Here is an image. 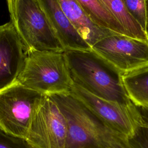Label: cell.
<instances>
[{"label":"cell","instance_id":"1","mask_svg":"<svg viewBox=\"0 0 148 148\" xmlns=\"http://www.w3.org/2000/svg\"><path fill=\"white\" fill-rule=\"evenodd\" d=\"M48 95L65 119V148H130L126 138L100 121L70 92Z\"/></svg>","mask_w":148,"mask_h":148},{"label":"cell","instance_id":"2","mask_svg":"<svg viewBox=\"0 0 148 148\" xmlns=\"http://www.w3.org/2000/svg\"><path fill=\"white\" fill-rule=\"evenodd\" d=\"M64 54L73 82L103 99L130 103L122 74L92 49L65 50Z\"/></svg>","mask_w":148,"mask_h":148},{"label":"cell","instance_id":"3","mask_svg":"<svg viewBox=\"0 0 148 148\" xmlns=\"http://www.w3.org/2000/svg\"><path fill=\"white\" fill-rule=\"evenodd\" d=\"M16 81L45 95L68 93L73 80L63 52L28 50Z\"/></svg>","mask_w":148,"mask_h":148},{"label":"cell","instance_id":"4","mask_svg":"<svg viewBox=\"0 0 148 148\" xmlns=\"http://www.w3.org/2000/svg\"><path fill=\"white\" fill-rule=\"evenodd\" d=\"M14 25L25 51L65 50L38 0H16Z\"/></svg>","mask_w":148,"mask_h":148},{"label":"cell","instance_id":"5","mask_svg":"<svg viewBox=\"0 0 148 148\" xmlns=\"http://www.w3.org/2000/svg\"><path fill=\"white\" fill-rule=\"evenodd\" d=\"M45 95L17 81L0 90V128L25 139L35 110Z\"/></svg>","mask_w":148,"mask_h":148},{"label":"cell","instance_id":"6","mask_svg":"<svg viewBox=\"0 0 148 148\" xmlns=\"http://www.w3.org/2000/svg\"><path fill=\"white\" fill-rule=\"evenodd\" d=\"M70 93L92 114L114 132L127 139L138 127L140 116L132 102L124 103L99 98L73 83Z\"/></svg>","mask_w":148,"mask_h":148},{"label":"cell","instance_id":"7","mask_svg":"<svg viewBox=\"0 0 148 148\" xmlns=\"http://www.w3.org/2000/svg\"><path fill=\"white\" fill-rule=\"evenodd\" d=\"M65 119L57 103L45 95L36 108L25 140L30 148H65Z\"/></svg>","mask_w":148,"mask_h":148},{"label":"cell","instance_id":"8","mask_svg":"<svg viewBox=\"0 0 148 148\" xmlns=\"http://www.w3.org/2000/svg\"><path fill=\"white\" fill-rule=\"evenodd\" d=\"M91 49L121 74L148 65V42L117 34L97 41Z\"/></svg>","mask_w":148,"mask_h":148},{"label":"cell","instance_id":"9","mask_svg":"<svg viewBox=\"0 0 148 148\" xmlns=\"http://www.w3.org/2000/svg\"><path fill=\"white\" fill-rule=\"evenodd\" d=\"M25 58V49L13 23L0 25V90L16 81Z\"/></svg>","mask_w":148,"mask_h":148},{"label":"cell","instance_id":"10","mask_svg":"<svg viewBox=\"0 0 148 148\" xmlns=\"http://www.w3.org/2000/svg\"><path fill=\"white\" fill-rule=\"evenodd\" d=\"M64 50H91L65 15L57 0H38Z\"/></svg>","mask_w":148,"mask_h":148},{"label":"cell","instance_id":"11","mask_svg":"<svg viewBox=\"0 0 148 148\" xmlns=\"http://www.w3.org/2000/svg\"><path fill=\"white\" fill-rule=\"evenodd\" d=\"M61 8L73 27L91 47L102 38L115 33L103 29L87 16L77 0H57Z\"/></svg>","mask_w":148,"mask_h":148},{"label":"cell","instance_id":"12","mask_svg":"<svg viewBox=\"0 0 148 148\" xmlns=\"http://www.w3.org/2000/svg\"><path fill=\"white\" fill-rule=\"evenodd\" d=\"M121 77L130 100L136 107L148 108V65L122 74Z\"/></svg>","mask_w":148,"mask_h":148},{"label":"cell","instance_id":"13","mask_svg":"<svg viewBox=\"0 0 148 148\" xmlns=\"http://www.w3.org/2000/svg\"><path fill=\"white\" fill-rule=\"evenodd\" d=\"M77 1L88 18L98 27L117 34L129 36L123 26L100 1L77 0Z\"/></svg>","mask_w":148,"mask_h":148},{"label":"cell","instance_id":"14","mask_svg":"<svg viewBox=\"0 0 148 148\" xmlns=\"http://www.w3.org/2000/svg\"><path fill=\"white\" fill-rule=\"evenodd\" d=\"M119 21L131 38L148 42V33L127 11L122 0H99Z\"/></svg>","mask_w":148,"mask_h":148},{"label":"cell","instance_id":"15","mask_svg":"<svg viewBox=\"0 0 148 148\" xmlns=\"http://www.w3.org/2000/svg\"><path fill=\"white\" fill-rule=\"evenodd\" d=\"M140 120L134 134L127 139L130 148H148V111L146 108L137 107Z\"/></svg>","mask_w":148,"mask_h":148},{"label":"cell","instance_id":"16","mask_svg":"<svg viewBox=\"0 0 148 148\" xmlns=\"http://www.w3.org/2000/svg\"><path fill=\"white\" fill-rule=\"evenodd\" d=\"M122 1L130 14L147 32V0H122Z\"/></svg>","mask_w":148,"mask_h":148},{"label":"cell","instance_id":"17","mask_svg":"<svg viewBox=\"0 0 148 148\" xmlns=\"http://www.w3.org/2000/svg\"><path fill=\"white\" fill-rule=\"evenodd\" d=\"M0 148H30L25 140L12 136L0 128Z\"/></svg>","mask_w":148,"mask_h":148},{"label":"cell","instance_id":"18","mask_svg":"<svg viewBox=\"0 0 148 148\" xmlns=\"http://www.w3.org/2000/svg\"><path fill=\"white\" fill-rule=\"evenodd\" d=\"M8 10L10 16V21L13 23H15V2L16 0H6Z\"/></svg>","mask_w":148,"mask_h":148},{"label":"cell","instance_id":"19","mask_svg":"<svg viewBox=\"0 0 148 148\" xmlns=\"http://www.w3.org/2000/svg\"><path fill=\"white\" fill-rule=\"evenodd\" d=\"M146 31L148 33V0H147V25H146Z\"/></svg>","mask_w":148,"mask_h":148},{"label":"cell","instance_id":"20","mask_svg":"<svg viewBox=\"0 0 148 148\" xmlns=\"http://www.w3.org/2000/svg\"><path fill=\"white\" fill-rule=\"evenodd\" d=\"M146 109H147V111H148V108H146Z\"/></svg>","mask_w":148,"mask_h":148}]
</instances>
